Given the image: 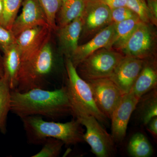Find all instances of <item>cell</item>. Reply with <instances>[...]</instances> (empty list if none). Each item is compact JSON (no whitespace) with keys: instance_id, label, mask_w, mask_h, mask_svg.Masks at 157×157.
I'll list each match as a JSON object with an SVG mask.
<instances>
[{"instance_id":"obj_14","label":"cell","mask_w":157,"mask_h":157,"mask_svg":"<svg viewBox=\"0 0 157 157\" xmlns=\"http://www.w3.org/2000/svg\"><path fill=\"white\" fill-rule=\"evenodd\" d=\"M115 29V23L112 22L109 25L100 31L88 42L80 45L70 59L76 68L80 63L99 49L107 48L111 42Z\"/></svg>"},{"instance_id":"obj_12","label":"cell","mask_w":157,"mask_h":157,"mask_svg":"<svg viewBox=\"0 0 157 157\" xmlns=\"http://www.w3.org/2000/svg\"><path fill=\"white\" fill-rule=\"evenodd\" d=\"M144 60L124 56L109 78L123 94L132 89L143 67Z\"/></svg>"},{"instance_id":"obj_27","label":"cell","mask_w":157,"mask_h":157,"mask_svg":"<svg viewBox=\"0 0 157 157\" xmlns=\"http://www.w3.org/2000/svg\"><path fill=\"white\" fill-rule=\"evenodd\" d=\"M112 22L114 23L121 22L134 17H138L135 12L126 6L111 9Z\"/></svg>"},{"instance_id":"obj_9","label":"cell","mask_w":157,"mask_h":157,"mask_svg":"<svg viewBox=\"0 0 157 157\" xmlns=\"http://www.w3.org/2000/svg\"><path fill=\"white\" fill-rule=\"evenodd\" d=\"M151 25L140 22L120 52L124 56L145 60L153 58L155 36Z\"/></svg>"},{"instance_id":"obj_28","label":"cell","mask_w":157,"mask_h":157,"mask_svg":"<svg viewBox=\"0 0 157 157\" xmlns=\"http://www.w3.org/2000/svg\"><path fill=\"white\" fill-rule=\"evenodd\" d=\"M15 42V37L11 30L0 24V49L3 52Z\"/></svg>"},{"instance_id":"obj_11","label":"cell","mask_w":157,"mask_h":157,"mask_svg":"<svg viewBox=\"0 0 157 157\" xmlns=\"http://www.w3.org/2000/svg\"><path fill=\"white\" fill-rule=\"evenodd\" d=\"M50 29L48 25L36 26L23 31L15 37L21 62L33 56L48 42Z\"/></svg>"},{"instance_id":"obj_23","label":"cell","mask_w":157,"mask_h":157,"mask_svg":"<svg viewBox=\"0 0 157 157\" xmlns=\"http://www.w3.org/2000/svg\"><path fill=\"white\" fill-rule=\"evenodd\" d=\"M127 7L135 12L142 22L157 25L149 10L146 0H126Z\"/></svg>"},{"instance_id":"obj_25","label":"cell","mask_w":157,"mask_h":157,"mask_svg":"<svg viewBox=\"0 0 157 157\" xmlns=\"http://www.w3.org/2000/svg\"><path fill=\"white\" fill-rule=\"evenodd\" d=\"M23 0H3V25L11 30Z\"/></svg>"},{"instance_id":"obj_5","label":"cell","mask_w":157,"mask_h":157,"mask_svg":"<svg viewBox=\"0 0 157 157\" xmlns=\"http://www.w3.org/2000/svg\"><path fill=\"white\" fill-rule=\"evenodd\" d=\"M74 118L86 128L83 138L91 147L92 152L98 157L113 156L116 152L115 142L111 134L94 117L80 109H72Z\"/></svg>"},{"instance_id":"obj_18","label":"cell","mask_w":157,"mask_h":157,"mask_svg":"<svg viewBox=\"0 0 157 157\" xmlns=\"http://www.w3.org/2000/svg\"><path fill=\"white\" fill-rule=\"evenodd\" d=\"M134 111L137 120L144 126L153 118L157 117V88L141 96Z\"/></svg>"},{"instance_id":"obj_8","label":"cell","mask_w":157,"mask_h":157,"mask_svg":"<svg viewBox=\"0 0 157 157\" xmlns=\"http://www.w3.org/2000/svg\"><path fill=\"white\" fill-rule=\"evenodd\" d=\"M92 91L98 109L110 119L123 94L109 78L86 80Z\"/></svg>"},{"instance_id":"obj_24","label":"cell","mask_w":157,"mask_h":157,"mask_svg":"<svg viewBox=\"0 0 157 157\" xmlns=\"http://www.w3.org/2000/svg\"><path fill=\"white\" fill-rule=\"evenodd\" d=\"M43 10L47 24L51 29L56 28V17L62 0H38Z\"/></svg>"},{"instance_id":"obj_10","label":"cell","mask_w":157,"mask_h":157,"mask_svg":"<svg viewBox=\"0 0 157 157\" xmlns=\"http://www.w3.org/2000/svg\"><path fill=\"white\" fill-rule=\"evenodd\" d=\"M139 99L132 93L125 94L113 113L111 135L115 143L122 142L126 135L129 121Z\"/></svg>"},{"instance_id":"obj_31","label":"cell","mask_w":157,"mask_h":157,"mask_svg":"<svg viewBox=\"0 0 157 157\" xmlns=\"http://www.w3.org/2000/svg\"><path fill=\"white\" fill-rule=\"evenodd\" d=\"M146 1L153 18L157 23V0H146Z\"/></svg>"},{"instance_id":"obj_21","label":"cell","mask_w":157,"mask_h":157,"mask_svg":"<svg viewBox=\"0 0 157 157\" xmlns=\"http://www.w3.org/2000/svg\"><path fill=\"white\" fill-rule=\"evenodd\" d=\"M127 152L132 157H149L153 153V148L147 137L140 132H137L130 138Z\"/></svg>"},{"instance_id":"obj_4","label":"cell","mask_w":157,"mask_h":157,"mask_svg":"<svg viewBox=\"0 0 157 157\" xmlns=\"http://www.w3.org/2000/svg\"><path fill=\"white\" fill-rule=\"evenodd\" d=\"M65 67L67 75L66 86L72 110L82 109L94 117L102 125L108 124V119L97 107L91 89L87 82L79 76L70 59L66 58Z\"/></svg>"},{"instance_id":"obj_26","label":"cell","mask_w":157,"mask_h":157,"mask_svg":"<svg viewBox=\"0 0 157 157\" xmlns=\"http://www.w3.org/2000/svg\"><path fill=\"white\" fill-rule=\"evenodd\" d=\"M41 150L32 157H56L61 152L64 144L61 140L53 138L45 139Z\"/></svg>"},{"instance_id":"obj_7","label":"cell","mask_w":157,"mask_h":157,"mask_svg":"<svg viewBox=\"0 0 157 157\" xmlns=\"http://www.w3.org/2000/svg\"><path fill=\"white\" fill-rule=\"evenodd\" d=\"M81 17L82 26L80 36L90 40L112 23L111 9L98 0H86Z\"/></svg>"},{"instance_id":"obj_32","label":"cell","mask_w":157,"mask_h":157,"mask_svg":"<svg viewBox=\"0 0 157 157\" xmlns=\"http://www.w3.org/2000/svg\"><path fill=\"white\" fill-rule=\"evenodd\" d=\"M3 12H4L3 0H0V24L2 25Z\"/></svg>"},{"instance_id":"obj_20","label":"cell","mask_w":157,"mask_h":157,"mask_svg":"<svg viewBox=\"0 0 157 157\" xmlns=\"http://www.w3.org/2000/svg\"><path fill=\"white\" fill-rule=\"evenodd\" d=\"M86 0H62L59 11L60 27L67 25L74 20L81 17L84 12Z\"/></svg>"},{"instance_id":"obj_17","label":"cell","mask_w":157,"mask_h":157,"mask_svg":"<svg viewBox=\"0 0 157 157\" xmlns=\"http://www.w3.org/2000/svg\"><path fill=\"white\" fill-rule=\"evenodd\" d=\"M3 52L4 76L8 81L11 90H14L17 85V75L21 63V54L15 42Z\"/></svg>"},{"instance_id":"obj_1","label":"cell","mask_w":157,"mask_h":157,"mask_svg":"<svg viewBox=\"0 0 157 157\" xmlns=\"http://www.w3.org/2000/svg\"><path fill=\"white\" fill-rule=\"evenodd\" d=\"M10 111L21 119L37 115L57 119L72 114L66 85L52 90L35 88L24 92L11 90Z\"/></svg>"},{"instance_id":"obj_6","label":"cell","mask_w":157,"mask_h":157,"mask_svg":"<svg viewBox=\"0 0 157 157\" xmlns=\"http://www.w3.org/2000/svg\"><path fill=\"white\" fill-rule=\"evenodd\" d=\"M124 57L118 51L101 48L80 63L76 71L85 80L109 78Z\"/></svg>"},{"instance_id":"obj_19","label":"cell","mask_w":157,"mask_h":157,"mask_svg":"<svg viewBox=\"0 0 157 157\" xmlns=\"http://www.w3.org/2000/svg\"><path fill=\"white\" fill-rule=\"evenodd\" d=\"M140 22L139 17H136L115 23L113 37L106 48L120 52Z\"/></svg>"},{"instance_id":"obj_33","label":"cell","mask_w":157,"mask_h":157,"mask_svg":"<svg viewBox=\"0 0 157 157\" xmlns=\"http://www.w3.org/2000/svg\"><path fill=\"white\" fill-rule=\"evenodd\" d=\"M4 75L3 65V57L0 55V78H2Z\"/></svg>"},{"instance_id":"obj_29","label":"cell","mask_w":157,"mask_h":157,"mask_svg":"<svg viewBox=\"0 0 157 157\" xmlns=\"http://www.w3.org/2000/svg\"><path fill=\"white\" fill-rule=\"evenodd\" d=\"M108 6L110 9L126 6V0H98Z\"/></svg>"},{"instance_id":"obj_3","label":"cell","mask_w":157,"mask_h":157,"mask_svg":"<svg viewBox=\"0 0 157 157\" xmlns=\"http://www.w3.org/2000/svg\"><path fill=\"white\" fill-rule=\"evenodd\" d=\"M56 65L55 58L48 41L34 55L21 62L14 90L24 92L35 88L48 89L49 77Z\"/></svg>"},{"instance_id":"obj_22","label":"cell","mask_w":157,"mask_h":157,"mask_svg":"<svg viewBox=\"0 0 157 157\" xmlns=\"http://www.w3.org/2000/svg\"><path fill=\"white\" fill-rule=\"evenodd\" d=\"M11 91L6 78H0V132L5 135L7 132V119L11 110Z\"/></svg>"},{"instance_id":"obj_2","label":"cell","mask_w":157,"mask_h":157,"mask_svg":"<svg viewBox=\"0 0 157 157\" xmlns=\"http://www.w3.org/2000/svg\"><path fill=\"white\" fill-rule=\"evenodd\" d=\"M24 129L30 143L42 144L47 138L61 140L66 145H74L84 141V129L76 119L66 123L44 120L40 116L21 118Z\"/></svg>"},{"instance_id":"obj_30","label":"cell","mask_w":157,"mask_h":157,"mask_svg":"<svg viewBox=\"0 0 157 157\" xmlns=\"http://www.w3.org/2000/svg\"><path fill=\"white\" fill-rule=\"evenodd\" d=\"M147 129L152 136L156 138L157 137V117L151 119L147 124Z\"/></svg>"},{"instance_id":"obj_13","label":"cell","mask_w":157,"mask_h":157,"mask_svg":"<svg viewBox=\"0 0 157 157\" xmlns=\"http://www.w3.org/2000/svg\"><path fill=\"white\" fill-rule=\"evenodd\" d=\"M22 5V11L11 27V31L14 37L26 29L36 26L48 25L38 0H23Z\"/></svg>"},{"instance_id":"obj_16","label":"cell","mask_w":157,"mask_h":157,"mask_svg":"<svg viewBox=\"0 0 157 157\" xmlns=\"http://www.w3.org/2000/svg\"><path fill=\"white\" fill-rule=\"evenodd\" d=\"M81 17L74 20L67 25L59 28L58 38L62 52L66 58L70 59L78 46L82 30Z\"/></svg>"},{"instance_id":"obj_15","label":"cell","mask_w":157,"mask_h":157,"mask_svg":"<svg viewBox=\"0 0 157 157\" xmlns=\"http://www.w3.org/2000/svg\"><path fill=\"white\" fill-rule=\"evenodd\" d=\"M157 70L156 62L154 58L144 60L142 69L135 80L130 92L139 98L157 88Z\"/></svg>"}]
</instances>
